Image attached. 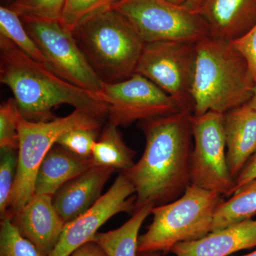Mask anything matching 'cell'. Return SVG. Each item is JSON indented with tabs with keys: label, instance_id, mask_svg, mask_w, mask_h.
Instances as JSON below:
<instances>
[{
	"label": "cell",
	"instance_id": "5bb4252c",
	"mask_svg": "<svg viewBox=\"0 0 256 256\" xmlns=\"http://www.w3.org/2000/svg\"><path fill=\"white\" fill-rule=\"evenodd\" d=\"M114 172L111 168L92 166L60 188L53 196V204L62 220L68 223L94 206L102 196V188Z\"/></svg>",
	"mask_w": 256,
	"mask_h": 256
},
{
	"label": "cell",
	"instance_id": "ffe728a7",
	"mask_svg": "<svg viewBox=\"0 0 256 256\" xmlns=\"http://www.w3.org/2000/svg\"><path fill=\"white\" fill-rule=\"evenodd\" d=\"M118 128L109 122L106 124L92 148V160L94 166L124 172L134 165L136 152L124 142Z\"/></svg>",
	"mask_w": 256,
	"mask_h": 256
},
{
	"label": "cell",
	"instance_id": "e0dca14e",
	"mask_svg": "<svg viewBox=\"0 0 256 256\" xmlns=\"http://www.w3.org/2000/svg\"><path fill=\"white\" fill-rule=\"evenodd\" d=\"M227 163L234 180L256 152V109L245 105L224 114Z\"/></svg>",
	"mask_w": 256,
	"mask_h": 256
},
{
	"label": "cell",
	"instance_id": "f546056e",
	"mask_svg": "<svg viewBox=\"0 0 256 256\" xmlns=\"http://www.w3.org/2000/svg\"><path fill=\"white\" fill-rule=\"evenodd\" d=\"M256 178V152L247 162L236 178V191ZM235 193V192H234Z\"/></svg>",
	"mask_w": 256,
	"mask_h": 256
},
{
	"label": "cell",
	"instance_id": "836d02e7",
	"mask_svg": "<svg viewBox=\"0 0 256 256\" xmlns=\"http://www.w3.org/2000/svg\"><path fill=\"white\" fill-rule=\"evenodd\" d=\"M247 105L252 108L256 109V86L255 89H254V95L250 101L248 102Z\"/></svg>",
	"mask_w": 256,
	"mask_h": 256
},
{
	"label": "cell",
	"instance_id": "ba28073f",
	"mask_svg": "<svg viewBox=\"0 0 256 256\" xmlns=\"http://www.w3.org/2000/svg\"><path fill=\"white\" fill-rule=\"evenodd\" d=\"M194 146L190 159L191 185L232 196L236 181L226 158L224 114L214 111L191 117Z\"/></svg>",
	"mask_w": 256,
	"mask_h": 256
},
{
	"label": "cell",
	"instance_id": "ac0fdd59",
	"mask_svg": "<svg viewBox=\"0 0 256 256\" xmlns=\"http://www.w3.org/2000/svg\"><path fill=\"white\" fill-rule=\"evenodd\" d=\"M94 166L92 158L75 156L56 144L42 160L34 182V194L54 196L66 183Z\"/></svg>",
	"mask_w": 256,
	"mask_h": 256
},
{
	"label": "cell",
	"instance_id": "d4e9b609",
	"mask_svg": "<svg viewBox=\"0 0 256 256\" xmlns=\"http://www.w3.org/2000/svg\"><path fill=\"white\" fill-rule=\"evenodd\" d=\"M116 0H66L60 22L70 32L98 13L112 6Z\"/></svg>",
	"mask_w": 256,
	"mask_h": 256
},
{
	"label": "cell",
	"instance_id": "6da1fadb",
	"mask_svg": "<svg viewBox=\"0 0 256 256\" xmlns=\"http://www.w3.org/2000/svg\"><path fill=\"white\" fill-rule=\"evenodd\" d=\"M192 114L191 111L181 110L141 121L146 140L144 152L124 172L136 188L134 213L146 205L174 202L191 185Z\"/></svg>",
	"mask_w": 256,
	"mask_h": 256
},
{
	"label": "cell",
	"instance_id": "8d00e7d4",
	"mask_svg": "<svg viewBox=\"0 0 256 256\" xmlns=\"http://www.w3.org/2000/svg\"></svg>",
	"mask_w": 256,
	"mask_h": 256
},
{
	"label": "cell",
	"instance_id": "7402d4cb",
	"mask_svg": "<svg viewBox=\"0 0 256 256\" xmlns=\"http://www.w3.org/2000/svg\"><path fill=\"white\" fill-rule=\"evenodd\" d=\"M0 36L8 38L34 60L48 65L45 56L26 31L22 20L9 8H0Z\"/></svg>",
	"mask_w": 256,
	"mask_h": 256
},
{
	"label": "cell",
	"instance_id": "d590c367",
	"mask_svg": "<svg viewBox=\"0 0 256 256\" xmlns=\"http://www.w3.org/2000/svg\"><path fill=\"white\" fill-rule=\"evenodd\" d=\"M122 1V0H116V2H114V3Z\"/></svg>",
	"mask_w": 256,
	"mask_h": 256
},
{
	"label": "cell",
	"instance_id": "4fadbf2b",
	"mask_svg": "<svg viewBox=\"0 0 256 256\" xmlns=\"http://www.w3.org/2000/svg\"><path fill=\"white\" fill-rule=\"evenodd\" d=\"M11 218L20 234L43 256L53 252L66 225L55 210L53 196L48 194L34 195Z\"/></svg>",
	"mask_w": 256,
	"mask_h": 256
},
{
	"label": "cell",
	"instance_id": "30bf717a",
	"mask_svg": "<svg viewBox=\"0 0 256 256\" xmlns=\"http://www.w3.org/2000/svg\"><path fill=\"white\" fill-rule=\"evenodd\" d=\"M97 95L108 106L109 122L118 127L182 110L171 96L138 74L122 82H102Z\"/></svg>",
	"mask_w": 256,
	"mask_h": 256
},
{
	"label": "cell",
	"instance_id": "e575fe53",
	"mask_svg": "<svg viewBox=\"0 0 256 256\" xmlns=\"http://www.w3.org/2000/svg\"><path fill=\"white\" fill-rule=\"evenodd\" d=\"M240 256H256V250L254 252H250V254H246V255Z\"/></svg>",
	"mask_w": 256,
	"mask_h": 256
},
{
	"label": "cell",
	"instance_id": "d6986e66",
	"mask_svg": "<svg viewBox=\"0 0 256 256\" xmlns=\"http://www.w3.org/2000/svg\"><path fill=\"white\" fill-rule=\"evenodd\" d=\"M154 207L152 204L142 207L120 228L97 233L92 242L97 244L108 256H136L140 229Z\"/></svg>",
	"mask_w": 256,
	"mask_h": 256
},
{
	"label": "cell",
	"instance_id": "277c9868",
	"mask_svg": "<svg viewBox=\"0 0 256 256\" xmlns=\"http://www.w3.org/2000/svg\"><path fill=\"white\" fill-rule=\"evenodd\" d=\"M72 33L102 82H122L136 72L144 42L112 6L85 20Z\"/></svg>",
	"mask_w": 256,
	"mask_h": 256
},
{
	"label": "cell",
	"instance_id": "5b68a950",
	"mask_svg": "<svg viewBox=\"0 0 256 256\" xmlns=\"http://www.w3.org/2000/svg\"><path fill=\"white\" fill-rule=\"evenodd\" d=\"M224 197L190 185L178 200L154 206L152 222L138 237V252H160L166 255L176 244L206 236L210 233L215 210Z\"/></svg>",
	"mask_w": 256,
	"mask_h": 256
},
{
	"label": "cell",
	"instance_id": "603a6c76",
	"mask_svg": "<svg viewBox=\"0 0 256 256\" xmlns=\"http://www.w3.org/2000/svg\"><path fill=\"white\" fill-rule=\"evenodd\" d=\"M66 0H14L9 8L22 21H60Z\"/></svg>",
	"mask_w": 256,
	"mask_h": 256
},
{
	"label": "cell",
	"instance_id": "44dd1931",
	"mask_svg": "<svg viewBox=\"0 0 256 256\" xmlns=\"http://www.w3.org/2000/svg\"><path fill=\"white\" fill-rule=\"evenodd\" d=\"M256 215V178L224 200L215 210L212 232L250 220Z\"/></svg>",
	"mask_w": 256,
	"mask_h": 256
},
{
	"label": "cell",
	"instance_id": "3957f363",
	"mask_svg": "<svg viewBox=\"0 0 256 256\" xmlns=\"http://www.w3.org/2000/svg\"><path fill=\"white\" fill-rule=\"evenodd\" d=\"M192 82L194 114H225L247 104L256 86L248 66L230 42L212 36L196 44Z\"/></svg>",
	"mask_w": 256,
	"mask_h": 256
},
{
	"label": "cell",
	"instance_id": "4316f807",
	"mask_svg": "<svg viewBox=\"0 0 256 256\" xmlns=\"http://www.w3.org/2000/svg\"><path fill=\"white\" fill-rule=\"evenodd\" d=\"M20 114L14 98L8 99L0 106V149L18 150Z\"/></svg>",
	"mask_w": 256,
	"mask_h": 256
},
{
	"label": "cell",
	"instance_id": "1f68e13d",
	"mask_svg": "<svg viewBox=\"0 0 256 256\" xmlns=\"http://www.w3.org/2000/svg\"><path fill=\"white\" fill-rule=\"evenodd\" d=\"M166 1L194 12L200 13V10L206 2V0H166Z\"/></svg>",
	"mask_w": 256,
	"mask_h": 256
},
{
	"label": "cell",
	"instance_id": "cb8c5ba5",
	"mask_svg": "<svg viewBox=\"0 0 256 256\" xmlns=\"http://www.w3.org/2000/svg\"><path fill=\"white\" fill-rule=\"evenodd\" d=\"M1 220L0 256H43L20 234L10 216H4Z\"/></svg>",
	"mask_w": 256,
	"mask_h": 256
},
{
	"label": "cell",
	"instance_id": "2e32d148",
	"mask_svg": "<svg viewBox=\"0 0 256 256\" xmlns=\"http://www.w3.org/2000/svg\"><path fill=\"white\" fill-rule=\"evenodd\" d=\"M210 36L233 41L256 24V0H206L200 10Z\"/></svg>",
	"mask_w": 256,
	"mask_h": 256
},
{
	"label": "cell",
	"instance_id": "8fae6325",
	"mask_svg": "<svg viewBox=\"0 0 256 256\" xmlns=\"http://www.w3.org/2000/svg\"><path fill=\"white\" fill-rule=\"evenodd\" d=\"M22 22L52 70L74 85L94 92H100L104 82L88 62L72 32L60 21Z\"/></svg>",
	"mask_w": 256,
	"mask_h": 256
},
{
	"label": "cell",
	"instance_id": "4dcf8cb0",
	"mask_svg": "<svg viewBox=\"0 0 256 256\" xmlns=\"http://www.w3.org/2000/svg\"><path fill=\"white\" fill-rule=\"evenodd\" d=\"M70 256H108L102 248L95 242L84 244L76 250Z\"/></svg>",
	"mask_w": 256,
	"mask_h": 256
},
{
	"label": "cell",
	"instance_id": "f1b7e54d",
	"mask_svg": "<svg viewBox=\"0 0 256 256\" xmlns=\"http://www.w3.org/2000/svg\"><path fill=\"white\" fill-rule=\"evenodd\" d=\"M230 43L246 62L256 84V24L245 34Z\"/></svg>",
	"mask_w": 256,
	"mask_h": 256
},
{
	"label": "cell",
	"instance_id": "9a60e30c",
	"mask_svg": "<svg viewBox=\"0 0 256 256\" xmlns=\"http://www.w3.org/2000/svg\"><path fill=\"white\" fill-rule=\"evenodd\" d=\"M256 247V220L234 224L193 242L176 244L172 254L176 256H230L234 252Z\"/></svg>",
	"mask_w": 256,
	"mask_h": 256
},
{
	"label": "cell",
	"instance_id": "8992f818",
	"mask_svg": "<svg viewBox=\"0 0 256 256\" xmlns=\"http://www.w3.org/2000/svg\"><path fill=\"white\" fill-rule=\"evenodd\" d=\"M104 118L80 109H75L66 117L38 122L20 114L18 170L9 210L5 215L12 217L34 195L35 178L40 164L60 136L80 128L100 130Z\"/></svg>",
	"mask_w": 256,
	"mask_h": 256
},
{
	"label": "cell",
	"instance_id": "d6a6232c",
	"mask_svg": "<svg viewBox=\"0 0 256 256\" xmlns=\"http://www.w3.org/2000/svg\"><path fill=\"white\" fill-rule=\"evenodd\" d=\"M163 254L160 252H138L136 256H162Z\"/></svg>",
	"mask_w": 256,
	"mask_h": 256
},
{
	"label": "cell",
	"instance_id": "484cf974",
	"mask_svg": "<svg viewBox=\"0 0 256 256\" xmlns=\"http://www.w3.org/2000/svg\"><path fill=\"white\" fill-rule=\"evenodd\" d=\"M18 165V150H1L0 160V214L1 218L9 210Z\"/></svg>",
	"mask_w": 256,
	"mask_h": 256
},
{
	"label": "cell",
	"instance_id": "52a82bcc",
	"mask_svg": "<svg viewBox=\"0 0 256 256\" xmlns=\"http://www.w3.org/2000/svg\"><path fill=\"white\" fill-rule=\"evenodd\" d=\"M136 28L146 43L198 42L210 36L200 13L166 0H122L112 5Z\"/></svg>",
	"mask_w": 256,
	"mask_h": 256
},
{
	"label": "cell",
	"instance_id": "83f0119b",
	"mask_svg": "<svg viewBox=\"0 0 256 256\" xmlns=\"http://www.w3.org/2000/svg\"><path fill=\"white\" fill-rule=\"evenodd\" d=\"M99 130L80 128L65 133L56 144L72 154L82 158H92V150L98 140Z\"/></svg>",
	"mask_w": 256,
	"mask_h": 256
},
{
	"label": "cell",
	"instance_id": "7a4b0ae2",
	"mask_svg": "<svg viewBox=\"0 0 256 256\" xmlns=\"http://www.w3.org/2000/svg\"><path fill=\"white\" fill-rule=\"evenodd\" d=\"M0 82L10 88L20 114L30 121H48L54 108L68 104L75 109L108 116V106L97 92L64 80L46 64L28 56L0 36Z\"/></svg>",
	"mask_w": 256,
	"mask_h": 256
},
{
	"label": "cell",
	"instance_id": "9c48e42d",
	"mask_svg": "<svg viewBox=\"0 0 256 256\" xmlns=\"http://www.w3.org/2000/svg\"><path fill=\"white\" fill-rule=\"evenodd\" d=\"M196 42L144 44L134 74H140L171 96L182 110L194 114L192 82Z\"/></svg>",
	"mask_w": 256,
	"mask_h": 256
},
{
	"label": "cell",
	"instance_id": "7c38bea8",
	"mask_svg": "<svg viewBox=\"0 0 256 256\" xmlns=\"http://www.w3.org/2000/svg\"><path fill=\"white\" fill-rule=\"evenodd\" d=\"M136 188L121 172L110 188L95 204L76 218L66 224L56 246L50 256H70L87 242H92L98 230L114 216L134 213Z\"/></svg>",
	"mask_w": 256,
	"mask_h": 256
}]
</instances>
